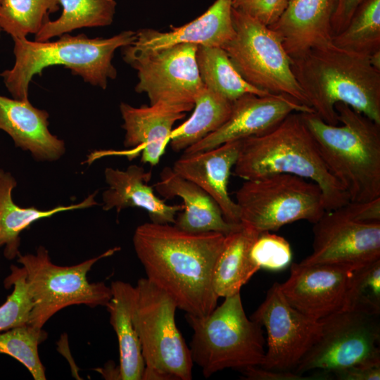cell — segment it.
Instances as JSON below:
<instances>
[{"instance_id": "1", "label": "cell", "mask_w": 380, "mask_h": 380, "mask_svg": "<svg viewBox=\"0 0 380 380\" xmlns=\"http://www.w3.org/2000/svg\"><path fill=\"white\" fill-rule=\"evenodd\" d=\"M225 237L219 232L191 233L173 224L150 222L136 228L132 242L146 279L186 314L205 316L217 306L213 274Z\"/></svg>"}, {"instance_id": "2", "label": "cell", "mask_w": 380, "mask_h": 380, "mask_svg": "<svg viewBox=\"0 0 380 380\" xmlns=\"http://www.w3.org/2000/svg\"><path fill=\"white\" fill-rule=\"evenodd\" d=\"M291 67L310 107L325 122L338 125L335 105L343 103L380 124V71L368 56L330 42L291 58Z\"/></svg>"}, {"instance_id": "3", "label": "cell", "mask_w": 380, "mask_h": 380, "mask_svg": "<svg viewBox=\"0 0 380 380\" xmlns=\"http://www.w3.org/2000/svg\"><path fill=\"white\" fill-rule=\"evenodd\" d=\"M234 174L244 180L275 173L293 175L317 184L326 211L348 202L343 185L329 170L302 113L289 114L271 131L241 140Z\"/></svg>"}, {"instance_id": "4", "label": "cell", "mask_w": 380, "mask_h": 380, "mask_svg": "<svg viewBox=\"0 0 380 380\" xmlns=\"http://www.w3.org/2000/svg\"><path fill=\"white\" fill-rule=\"evenodd\" d=\"M335 110L341 125L328 124L314 113H302V116L350 201L379 198L380 124L343 103H336Z\"/></svg>"}, {"instance_id": "5", "label": "cell", "mask_w": 380, "mask_h": 380, "mask_svg": "<svg viewBox=\"0 0 380 380\" xmlns=\"http://www.w3.org/2000/svg\"><path fill=\"white\" fill-rule=\"evenodd\" d=\"M60 37L53 42L12 38L15 63L0 76L13 99H28L33 77L41 76L44 68L53 65H63L84 82L106 89L108 80L117 77L112 63L115 50L131 44L136 39V32L126 30L108 38L68 33Z\"/></svg>"}, {"instance_id": "6", "label": "cell", "mask_w": 380, "mask_h": 380, "mask_svg": "<svg viewBox=\"0 0 380 380\" xmlns=\"http://www.w3.org/2000/svg\"><path fill=\"white\" fill-rule=\"evenodd\" d=\"M193 330L190 353L205 377L227 368L261 366L265 350L262 326L248 319L241 295L224 302L205 316L186 314Z\"/></svg>"}, {"instance_id": "7", "label": "cell", "mask_w": 380, "mask_h": 380, "mask_svg": "<svg viewBox=\"0 0 380 380\" xmlns=\"http://www.w3.org/2000/svg\"><path fill=\"white\" fill-rule=\"evenodd\" d=\"M134 288L132 321L145 363L142 379L191 380L194 362L175 322V300L146 278Z\"/></svg>"}, {"instance_id": "8", "label": "cell", "mask_w": 380, "mask_h": 380, "mask_svg": "<svg viewBox=\"0 0 380 380\" xmlns=\"http://www.w3.org/2000/svg\"><path fill=\"white\" fill-rule=\"evenodd\" d=\"M120 250L118 246L113 247L96 257L70 266L52 262L48 250L43 246L36 248L34 253H20L17 262L25 271L32 300L28 324L43 328L56 312L73 305L106 307L112 296L110 286L103 281L89 282L87 274L99 260Z\"/></svg>"}, {"instance_id": "9", "label": "cell", "mask_w": 380, "mask_h": 380, "mask_svg": "<svg viewBox=\"0 0 380 380\" xmlns=\"http://www.w3.org/2000/svg\"><path fill=\"white\" fill-rule=\"evenodd\" d=\"M240 224L259 233L298 221L315 223L326 211L315 182L285 173L245 180L236 192Z\"/></svg>"}, {"instance_id": "10", "label": "cell", "mask_w": 380, "mask_h": 380, "mask_svg": "<svg viewBox=\"0 0 380 380\" xmlns=\"http://www.w3.org/2000/svg\"><path fill=\"white\" fill-rule=\"evenodd\" d=\"M232 18L234 35L222 48L240 75L259 89L288 95L310 107L292 72L291 58L279 35L233 8Z\"/></svg>"}, {"instance_id": "11", "label": "cell", "mask_w": 380, "mask_h": 380, "mask_svg": "<svg viewBox=\"0 0 380 380\" xmlns=\"http://www.w3.org/2000/svg\"><path fill=\"white\" fill-rule=\"evenodd\" d=\"M197 46L183 43L146 52L122 47L123 60L137 72L135 91L146 94L150 105L182 113L192 110L204 87L196 62Z\"/></svg>"}, {"instance_id": "12", "label": "cell", "mask_w": 380, "mask_h": 380, "mask_svg": "<svg viewBox=\"0 0 380 380\" xmlns=\"http://www.w3.org/2000/svg\"><path fill=\"white\" fill-rule=\"evenodd\" d=\"M320 321L318 338L294 372L328 374L355 365L380 363L379 315L345 310Z\"/></svg>"}, {"instance_id": "13", "label": "cell", "mask_w": 380, "mask_h": 380, "mask_svg": "<svg viewBox=\"0 0 380 380\" xmlns=\"http://www.w3.org/2000/svg\"><path fill=\"white\" fill-rule=\"evenodd\" d=\"M265 327L267 346L261 367L287 371L295 369L318 338L321 321L294 308L274 282L264 301L250 317Z\"/></svg>"}, {"instance_id": "14", "label": "cell", "mask_w": 380, "mask_h": 380, "mask_svg": "<svg viewBox=\"0 0 380 380\" xmlns=\"http://www.w3.org/2000/svg\"><path fill=\"white\" fill-rule=\"evenodd\" d=\"M313 224L312 251L300 264L360 265L380 259V222L359 221L343 205Z\"/></svg>"}, {"instance_id": "15", "label": "cell", "mask_w": 380, "mask_h": 380, "mask_svg": "<svg viewBox=\"0 0 380 380\" xmlns=\"http://www.w3.org/2000/svg\"><path fill=\"white\" fill-rule=\"evenodd\" d=\"M357 266L293 262L289 279L280 284V288L294 308L309 317L320 320L345 311L350 281Z\"/></svg>"}, {"instance_id": "16", "label": "cell", "mask_w": 380, "mask_h": 380, "mask_svg": "<svg viewBox=\"0 0 380 380\" xmlns=\"http://www.w3.org/2000/svg\"><path fill=\"white\" fill-rule=\"evenodd\" d=\"M293 112L315 113L312 108L286 94H245L233 101L229 118L218 129L185 149L184 153L208 151L227 142L262 135Z\"/></svg>"}, {"instance_id": "17", "label": "cell", "mask_w": 380, "mask_h": 380, "mask_svg": "<svg viewBox=\"0 0 380 380\" xmlns=\"http://www.w3.org/2000/svg\"><path fill=\"white\" fill-rule=\"evenodd\" d=\"M241 145V140H236L208 151L183 153L172 167L208 194L220 208L224 218L233 224H240L239 211L229 195L227 185Z\"/></svg>"}, {"instance_id": "18", "label": "cell", "mask_w": 380, "mask_h": 380, "mask_svg": "<svg viewBox=\"0 0 380 380\" xmlns=\"http://www.w3.org/2000/svg\"><path fill=\"white\" fill-rule=\"evenodd\" d=\"M232 1L216 0L194 20L170 30L160 32L144 28L136 32V39L127 46L132 51H156L178 44L222 47L234 35L232 18Z\"/></svg>"}, {"instance_id": "19", "label": "cell", "mask_w": 380, "mask_h": 380, "mask_svg": "<svg viewBox=\"0 0 380 380\" xmlns=\"http://www.w3.org/2000/svg\"><path fill=\"white\" fill-rule=\"evenodd\" d=\"M120 111L125 131L124 145L132 148L123 154L132 160L141 153V161L151 166L158 165L163 155L174 124L185 117V113L163 105L137 108L122 102Z\"/></svg>"}, {"instance_id": "20", "label": "cell", "mask_w": 380, "mask_h": 380, "mask_svg": "<svg viewBox=\"0 0 380 380\" xmlns=\"http://www.w3.org/2000/svg\"><path fill=\"white\" fill-rule=\"evenodd\" d=\"M49 117L46 110L35 108L28 99L0 95V129L37 161H56L65 153L64 141L49 129Z\"/></svg>"}, {"instance_id": "21", "label": "cell", "mask_w": 380, "mask_h": 380, "mask_svg": "<svg viewBox=\"0 0 380 380\" xmlns=\"http://www.w3.org/2000/svg\"><path fill=\"white\" fill-rule=\"evenodd\" d=\"M155 191L165 199L176 196L183 201L173 224L191 233L219 232L224 235L239 229L241 224L228 222L215 201L194 182L177 174L172 167H165L160 173Z\"/></svg>"}, {"instance_id": "22", "label": "cell", "mask_w": 380, "mask_h": 380, "mask_svg": "<svg viewBox=\"0 0 380 380\" xmlns=\"http://www.w3.org/2000/svg\"><path fill=\"white\" fill-rule=\"evenodd\" d=\"M108 187L102 194L103 209H115L119 213L127 208H138L146 211L151 222L174 224L183 205H169L160 198L148 185L151 171L131 165L125 170L107 167L104 171Z\"/></svg>"}, {"instance_id": "23", "label": "cell", "mask_w": 380, "mask_h": 380, "mask_svg": "<svg viewBox=\"0 0 380 380\" xmlns=\"http://www.w3.org/2000/svg\"><path fill=\"white\" fill-rule=\"evenodd\" d=\"M334 0H290L280 18L269 27L277 33L290 58L331 42Z\"/></svg>"}, {"instance_id": "24", "label": "cell", "mask_w": 380, "mask_h": 380, "mask_svg": "<svg viewBox=\"0 0 380 380\" xmlns=\"http://www.w3.org/2000/svg\"><path fill=\"white\" fill-rule=\"evenodd\" d=\"M16 186L13 175L0 169V248L4 247V255L9 260L17 258L20 253V234L34 222L59 213L98 205L95 200L97 191H95L82 201L69 205H58L49 210L34 206L24 208L13 200L12 192Z\"/></svg>"}, {"instance_id": "25", "label": "cell", "mask_w": 380, "mask_h": 380, "mask_svg": "<svg viewBox=\"0 0 380 380\" xmlns=\"http://www.w3.org/2000/svg\"><path fill=\"white\" fill-rule=\"evenodd\" d=\"M112 296L106 305L118 341L119 378L141 380L145 369L141 343L132 321L135 288L129 283L114 281Z\"/></svg>"}, {"instance_id": "26", "label": "cell", "mask_w": 380, "mask_h": 380, "mask_svg": "<svg viewBox=\"0 0 380 380\" xmlns=\"http://www.w3.org/2000/svg\"><path fill=\"white\" fill-rule=\"evenodd\" d=\"M259 234L242 225L237 231L226 235L213 274V286L218 298L239 293L241 287L260 270L250 255Z\"/></svg>"}, {"instance_id": "27", "label": "cell", "mask_w": 380, "mask_h": 380, "mask_svg": "<svg viewBox=\"0 0 380 380\" xmlns=\"http://www.w3.org/2000/svg\"><path fill=\"white\" fill-rule=\"evenodd\" d=\"M232 103L204 86L195 99L191 117L171 133L172 151H184L218 129L229 118Z\"/></svg>"}, {"instance_id": "28", "label": "cell", "mask_w": 380, "mask_h": 380, "mask_svg": "<svg viewBox=\"0 0 380 380\" xmlns=\"http://www.w3.org/2000/svg\"><path fill=\"white\" fill-rule=\"evenodd\" d=\"M196 62L203 85L230 101L252 94H271L248 83L237 72L222 47L198 45Z\"/></svg>"}, {"instance_id": "29", "label": "cell", "mask_w": 380, "mask_h": 380, "mask_svg": "<svg viewBox=\"0 0 380 380\" xmlns=\"http://www.w3.org/2000/svg\"><path fill=\"white\" fill-rule=\"evenodd\" d=\"M62 13L55 20H49L35 34L34 41L46 42L83 27L110 25L114 18L115 0H58Z\"/></svg>"}, {"instance_id": "30", "label": "cell", "mask_w": 380, "mask_h": 380, "mask_svg": "<svg viewBox=\"0 0 380 380\" xmlns=\"http://www.w3.org/2000/svg\"><path fill=\"white\" fill-rule=\"evenodd\" d=\"M331 42L338 47L368 56L380 50V0H365Z\"/></svg>"}, {"instance_id": "31", "label": "cell", "mask_w": 380, "mask_h": 380, "mask_svg": "<svg viewBox=\"0 0 380 380\" xmlns=\"http://www.w3.org/2000/svg\"><path fill=\"white\" fill-rule=\"evenodd\" d=\"M59 8L58 0H1L0 27L12 38L36 34Z\"/></svg>"}, {"instance_id": "32", "label": "cell", "mask_w": 380, "mask_h": 380, "mask_svg": "<svg viewBox=\"0 0 380 380\" xmlns=\"http://www.w3.org/2000/svg\"><path fill=\"white\" fill-rule=\"evenodd\" d=\"M48 334L29 324L0 332V354L8 355L25 366L34 380H45V369L38 347Z\"/></svg>"}, {"instance_id": "33", "label": "cell", "mask_w": 380, "mask_h": 380, "mask_svg": "<svg viewBox=\"0 0 380 380\" xmlns=\"http://www.w3.org/2000/svg\"><path fill=\"white\" fill-rule=\"evenodd\" d=\"M345 310L380 315V259L355 268L349 284Z\"/></svg>"}, {"instance_id": "34", "label": "cell", "mask_w": 380, "mask_h": 380, "mask_svg": "<svg viewBox=\"0 0 380 380\" xmlns=\"http://www.w3.org/2000/svg\"><path fill=\"white\" fill-rule=\"evenodd\" d=\"M11 273L4 281L6 289L13 291L0 305V332L27 324L32 309V300L24 268L12 265Z\"/></svg>"}, {"instance_id": "35", "label": "cell", "mask_w": 380, "mask_h": 380, "mask_svg": "<svg viewBox=\"0 0 380 380\" xmlns=\"http://www.w3.org/2000/svg\"><path fill=\"white\" fill-rule=\"evenodd\" d=\"M250 255L260 269L270 271L284 269L292 259L289 242L282 236L271 234L270 232L260 233L251 246Z\"/></svg>"}, {"instance_id": "36", "label": "cell", "mask_w": 380, "mask_h": 380, "mask_svg": "<svg viewBox=\"0 0 380 380\" xmlns=\"http://www.w3.org/2000/svg\"><path fill=\"white\" fill-rule=\"evenodd\" d=\"M289 0H232V8L270 26L281 15Z\"/></svg>"}, {"instance_id": "37", "label": "cell", "mask_w": 380, "mask_h": 380, "mask_svg": "<svg viewBox=\"0 0 380 380\" xmlns=\"http://www.w3.org/2000/svg\"><path fill=\"white\" fill-rule=\"evenodd\" d=\"M241 372L249 380H326L325 376L319 372L303 376L291 370L265 369L258 366L246 367Z\"/></svg>"}, {"instance_id": "38", "label": "cell", "mask_w": 380, "mask_h": 380, "mask_svg": "<svg viewBox=\"0 0 380 380\" xmlns=\"http://www.w3.org/2000/svg\"><path fill=\"white\" fill-rule=\"evenodd\" d=\"M325 374L329 380H379L380 363L355 365Z\"/></svg>"}, {"instance_id": "39", "label": "cell", "mask_w": 380, "mask_h": 380, "mask_svg": "<svg viewBox=\"0 0 380 380\" xmlns=\"http://www.w3.org/2000/svg\"><path fill=\"white\" fill-rule=\"evenodd\" d=\"M365 0H336L331 19L332 37L348 24L353 14Z\"/></svg>"}, {"instance_id": "40", "label": "cell", "mask_w": 380, "mask_h": 380, "mask_svg": "<svg viewBox=\"0 0 380 380\" xmlns=\"http://www.w3.org/2000/svg\"><path fill=\"white\" fill-rule=\"evenodd\" d=\"M370 65L376 70L380 71V50L376 51L369 56Z\"/></svg>"}, {"instance_id": "41", "label": "cell", "mask_w": 380, "mask_h": 380, "mask_svg": "<svg viewBox=\"0 0 380 380\" xmlns=\"http://www.w3.org/2000/svg\"><path fill=\"white\" fill-rule=\"evenodd\" d=\"M1 0H0V4H1ZM1 29L0 27V37H1Z\"/></svg>"}, {"instance_id": "42", "label": "cell", "mask_w": 380, "mask_h": 380, "mask_svg": "<svg viewBox=\"0 0 380 380\" xmlns=\"http://www.w3.org/2000/svg\"><path fill=\"white\" fill-rule=\"evenodd\" d=\"M336 1V0H334V6H335Z\"/></svg>"}, {"instance_id": "43", "label": "cell", "mask_w": 380, "mask_h": 380, "mask_svg": "<svg viewBox=\"0 0 380 380\" xmlns=\"http://www.w3.org/2000/svg\"><path fill=\"white\" fill-rule=\"evenodd\" d=\"M290 1V0H289Z\"/></svg>"}]
</instances>
